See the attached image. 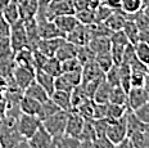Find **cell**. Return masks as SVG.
<instances>
[{"label": "cell", "mask_w": 149, "mask_h": 148, "mask_svg": "<svg viewBox=\"0 0 149 148\" xmlns=\"http://www.w3.org/2000/svg\"><path fill=\"white\" fill-rule=\"evenodd\" d=\"M68 113L66 111H58L45 121H42V126L45 130L52 135L54 140L61 139L62 137L66 135V126H67V120H68Z\"/></svg>", "instance_id": "obj_1"}, {"label": "cell", "mask_w": 149, "mask_h": 148, "mask_svg": "<svg viewBox=\"0 0 149 148\" xmlns=\"http://www.w3.org/2000/svg\"><path fill=\"white\" fill-rule=\"evenodd\" d=\"M73 1L72 0H50L46 5L45 18L48 21H53L55 17L67 16V14H74Z\"/></svg>", "instance_id": "obj_2"}, {"label": "cell", "mask_w": 149, "mask_h": 148, "mask_svg": "<svg viewBox=\"0 0 149 148\" xmlns=\"http://www.w3.org/2000/svg\"><path fill=\"white\" fill-rule=\"evenodd\" d=\"M42 122L39 120L37 116H31V115H24L21 113L17 121V129L22 139L29 140L31 137L37 131V129L41 126Z\"/></svg>", "instance_id": "obj_3"}, {"label": "cell", "mask_w": 149, "mask_h": 148, "mask_svg": "<svg viewBox=\"0 0 149 148\" xmlns=\"http://www.w3.org/2000/svg\"><path fill=\"white\" fill-rule=\"evenodd\" d=\"M109 121V120H108ZM105 137L109 139L114 146L122 143L127 139V128H126V116L117 121H109L107 128Z\"/></svg>", "instance_id": "obj_4"}, {"label": "cell", "mask_w": 149, "mask_h": 148, "mask_svg": "<svg viewBox=\"0 0 149 148\" xmlns=\"http://www.w3.org/2000/svg\"><path fill=\"white\" fill-rule=\"evenodd\" d=\"M9 39H10L12 49H13L14 53L18 50H21V49L30 48L29 47V39H27L26 30H24V24H23L22 20L12 26Z\"/></svg>", "instance_id": "obj_5"}, {"label": "cell", "mask_w": 149, "mask_h": 148, "mask_svg": "<svg viewBox=\"0 0 149 148\" xmlns=\"http://www.w3.org/2000/svg\"><path fill=\"white\" fill-rule=\"evenodd\" d=\"M35 68L31 67H21V66H14L13 68V77L15 81V85L19 90H24L35 81Z\"/></svg>", "instance_id": "obj_6"}, {"label": "cell", "mask_w": 149, "mask_h": 148, "mask_svg": "<svg viewBox=\"0 0 149 148\" xmlns=\"http://www.w3.org/2000/svg\"><path fill=\"white\" fill-rule=\"evenodd\" d=\"M27 142H29L31 148H55L57 147L55 140L53 139L52 135L45 130L42 124Z\"/></svg>", "instance_id": "obj_7"}, {"label": "cell", "mask_w": 149, "mask_h": 148, "mask_svg": "<svg viewBox=\"0 0 149 148\" xmlns=\"http://www.w3.org/2000/svg\"><path fill=\"white\" fill-rule=\"evenodd\" d=\"M84 124H85V119L80 115L77 111H71L68 113V120H67V126H66V135L67 137H72L79 139L80 134L82 131Z\"/></svg>", "instance_id": "obj_8"}, {"label": "cell", "mask_w": 149, "mask_h": 148, "mask_svg": "<svg viewBox=\"0 0 149 148\" xmlns=\"http://www.w3.org/2000/svg\"><path fill=\"white\" fill-rule=\"evenodd\" d=\"M149 102V94L145 88H131L127 93V106L131 111L138 110Z\"/></svg>", "instance_id": "obj_9"}, {"label": "cell", "mask_w": 149, "mask_h": 148, "mask_svg": "<svg viewBox=\"0 0 149 148\" xmlns=\"http://www.w3.org/2000/svg\"><path fill=\"white\" fill-rule=\"evenodd\" d=\"M66 40L68 43H72L76 47H85V45H89L90 40H91V36L89 34V30L85 24L79 23L77 27L71 31L68 35L66 36Z\"/></svg>", "instance_id": "obj_10"}, {"label": "cell", "mask_w": 149, "mask_h": 148, "mask_svg": "<svg viewBox=\"0 0 149 148\" xmlns=\"http://www.w3.org/2000/svg\"><path fill=\"white\" fill-rule=\"evenodd\" d=\"M37 22V30H39L40 39H55V38H64L66 36L61 32V30L57 27L53 21L48 20H40Z\"/></svg>", "instance_id": "obj_11"}, {"label": "cell", "mask_w": 149, "mask_h": 148, "mask_svg": "<svg viewBox=\"0 0 149 148\" xmlns=\"http://www.w3.org/2000/svg\"><path fill=\"white\" fill-rule=\"evenodd\" d=\"M66 41L64 38H55V39H40L37 43L36 49L40 50L46 57H55V53L59 49V47Z\"/></svg>", "instance_id": "obj_12"}, {"label": "cell", "mask_w": 149, "mask_h": 148, "mask_svg": "<svg viewBox=\"0 0 149 148\" xmlns=\"http://www.w3.org/2000/svg\"><path fill=\"white\" fill-rule=\"evenodd\" d=\"M19 8L21 20H32L36 18L39 10V0H17Z\"/></svg>", "instance_id": "obj_13"}, {"label": "cell", "mask_w": 149, "mask_h": 148, "mask_svg": "<svg viewBox=\"0 0 149 148\" xmlns=\"http://www.w3.org/2000/svg\"><path fill=\"white\" fill-rule=\"evenodd\" d=\"M127 20H129V16L126 13H123L122 10H114L103 23L112 32H117V31H122Z\"/></svg>", "instance_id": "obj_14"}, {"label": "cell", "mask_w": 149, "mask_h": 148, "mask_svg": "<svg viewBox=\"0 0 149 148\" xmlns=\"http://www.w3.org/2000/svg\"><path fill=\"white\" fill-rule=\"evenodd\" d=\"M53 22L57 24V27L61 30V32L63 34L64 36H67L71 31H73L77 27V24L80 23L74 14H67V16L55 17L54 20H53Z\"/></svg>", "instance_id": "obj_15"}, {"label": "cell", "mask_w": 149, "mask_h": 148, "mask_svg": "<svg viewBox=\"0 0 149 148\" xmlns=\"http://www.w3.org/2000/svg\"><path fill=\"white\" fill-rule=\"evenodd\" d=\"M50 99L59 107V110L71 112L73 111L72 101H71V91H63V90H55L50 95Z\"/></svg>", "instance_id": "obj_16"}, {"label": "cell", "mask_w": 149, "mask_h": 148, "mask_svg": "<svg viewBox=\"0 0 149 148\" xmlns=\"http://www.w3.org/2000/svg\"><path fill=\"white\" fill-rule=\"evenodd\" d=\"M35 81L41 86L42 89L48 93L49 95H52L55 91V77H53L52 75L46 73L42 70H36L35 72Z\"/></svg>", "instance_id": "obj_17"}, {"label": "cell", "mask_w": 149, "mask_h": 148, "mask_svg": "<svg viewBox=\"0 0 149 148\" xmlns=\"http://www.w3.org/2000/svg\"><path fill=\"white\" fill-rule=\"evenodd\" d=\"M23 24H24V30H26L27 39H29V47L33 50V49H36L37 43H39V40H40L36 18H32V20H24Z\"/></svg>", "instance_id": "obj_18"}, {"label": "cell", "mask_w": 149, "mask_h": 148, "mask_svg": "<svg viewBox=\"0 0 149 148\" xmlns=\"http://www.w3.org/2000/svg\"><path fill=\"white\" fill-rule=\"evenodd\" d=\"M40 107H41V103L37 102L32 98L27 97V95H22L19 99V111L21 113H24V115H31V116H37L40 111Z\"/></svg>", "instance_id": "obj_19"}, {"label": "cell", "mask_w": 149, "mask_h": 148, "mask_svg": "<svg viewBox=\"0 0 149 148\" xmlns=\"http://www.w3.org/2000/svg\"><path fill=\"white\" fill-rule=\"evenodd\" d=\"M112 86L107 82V80H103L100 84L98 85L97 90L94 93L93 101L98 104H108L109 103V98H111V93H112Z\"/></svg>", "instance_id": "obj_20"}, {"label": "cell", "mask_w": 149, "mask_h": 148, "mask_svg": "<svg viewBox=\"0 0 149 148\" xmlns=\"http://www.w3.org/2000/svg\"><path fill=\"white\" fill-rule=\"evenodd\" d=\"M14 66H21V67H33V57H32V49L31 48H24L21 50L15 52L13 57Z\"/></svg>", "instance_id": "obj_21"}, {"label": "cell", "mask_w": 149, "mask_h": 148, "mask_svg": "<svg viewBox=\"0 0 149 148\" xmlns=\"http://www.w3.org/2000/svg\"><path fill=\"white\" fill-rule=\"evenodd\" d=\"M1 14L4 16V18L8 21V23L10 26H13L17 22L21 21V13H19V8H18L17 0H10L5 8L1 10Z\"/></svg>", "instance_id": "obj_22"}, {"label": "cell", "mask_w": 149, "mask_h": 148, "mask_svg": "<svg viewBox=\"0 0 149 148\" xmlns=\"http://www.w3.org/2000/svg\"><path fill=\"white\" fill-rule=\"evenodd\" d=\"M89 48L97 54L111 52V36H99L90 40Z\"/></svg>", "instance_id": "obj_23"}, {"label": "cell", "mask_w": 149, "mask_h": 148, "mask_svg": "<svg viewBox=\"0 0 149 148\" xmlns=\"http://www.w3.org/2000/svg\"><path fill=\"white\" fill-rule=\"evenodd\" d=\"M23 94L27 95V97H30V98H32V99L37 101V102H40V103H44V102H46L49 98H50V95L46 93L36 81H33L29 88L24 89Z\"/></svg>", "instance_id": "obj_24"}, {"label": "cell", "mask_w": 149, "mask_h": 148, "mask_svg": "<svg viewBox=\"0 0 149 148\" xmlns=\"http://www.w3.org/2000/svg\"><path fill=\"white\" fill-rule=\"evenodd\" d=\"M77 49H79V47H76V45L72 44V43H68L66 40V41L59 47V49L57 50L55 57H57L61 62L71 59V58H76L77 57Z\"/></svg>", "instance_id": "obj_25"}, {"label": "cell", "mask_w": 149, "mask_h": 148, "mask_svg": "<svg viewBox=\"0 0 149 148\" xmlns=\"http://www.w3.org/2000/svg\"><path fill=\"white\" fill-rule=\"evenodd\" d=\"M126 128H127V138H129L134 133L144 130L145 124H143L140 120L135 116L134 111H129L126 115Z\"/></svg>", "instance_id": "obj_26"}, {"label": "cell", "mask_w": 149, "mask_h": 148, "mask_svg": "<svg viewBox=\"0 0 149 148\" xmlns=\"http://www.w3.org/2000/svg\"><path fill=\"white\" fill-rule=\"evenodd\" d=\"M131 111L129 106H120V104H107V119L109 121H117L127 115V112Z\"/></svg>", "instance_id": "obj_27"}, {"label": "cell", "mask_w": 149, "mask_h": 148, "mask_svg": "<svg viewBox=\"0 0 149 148\" xmlns=\"http://www.w3.org/2000/svg\"><path fill=\"white\" fill-rule=\"evenodd\" d=\"M122 31L126 35L127 40H129V43L131 45H135L136 43L139 41V29H138V26H136L135 21L132 20V18H129V20L126 21Z\"/></svg>", "instance_id": "obj_28"}, {"label": "cell", "mask_w": 149, "mask_h": 148, "mask_svg": "<svg viewBox=\"0 0 149 148\" xmlns=\"http://www.w3.org/2000/svg\"><path fill=\"white\" fill-rule=\"evenodd\" d=\"M58 111H61L59 107L49 98L46 102L41 103V107H40V111H39V113H37V117H39V120L42 122V121H45L46 119H49L50 116H53L54 113H57Z\"/></svg>", "instance_id": "obj_29"}, {"label": "cell", "mask_w": 149, "mask_h": 148, "mask_svg": "<svg viewBox=\"0 0 149 148\" xmlns=\"http://www.w3.org/2000/svg\"><path fill=\"white\" fill-rule=\"evenodd\" d=\"M41 70L45 71L49 75H52L53 77H58V76H61L63 73V71H62V62L57 57L48 58V61H46V63L44 64V67Z\"/></svg>", "instance_id": "obj_30"}, {"label": "cell", "mask_w": 149, "mask_h": 148, "mask_svg": "<svg viewBox=\"0 0 149 148\" xmlns=\"http://www.w3.org/2000/svg\"><path fill=\"white\" fill-rule=\"evenodd\" d=\"M121 10L127 16H134L143 10L141 0H121Z\"/></svg>", "instance_id": "obj_31"}, {"label": "cell", "mask_w": 149, "mask_h": 148, "mask_svg": "<svg viewBox=\"0 0 149 148\" xmlns=\"http://www.w3.org/2000/svg\"><path fill=\"white\" fill-rule=\"evenodd\" d=\"M134 52L139 62L149 67V44L144 41H138L134 45Z\"/></svg>", "instance_id": "obj_32"}, {"label": "cell", "mask_w": 149, "mask_h": 148, "mask_svg": "<svg viewBox=\"0 0 149 148\" xmlns=\"http://www.w3.org/2000/svg\"><path fill=\"white\" fill-rule=\"evenodd\" d=\"M14 57L9 36H0V61H10Z\"/></svg>", "instance_id": "obj_33"}, {"label": "cell", "mask_w": 149, "mask_h": 148, "mask_svg": "<svg viewBox=\"0 0 149 148\" xmlns=\"http://www.w3.org/2000/svg\"><path fill=\"white\" fill-rule=\"evenodd\" d=\"M88 99H91V98H89V95L86 94L85 90H84L81 84H80L79 86H76V88L71 91V101H72L73 110H76L79 106H81L82 103H85Z\"/></svg>", "instance_id": "obj_34"}, {"label": "cell", "mask_w": 149, "mask_h": 148, "mask_svg": "<svg viewBox=\"0 0 149 148\" xmlns=\"http://www.w3.org/2000/svg\"><path fill=\"white\" fill-rule=\"evenodd\" d=\"M77 59H79L80 64L84 67L86 64L91 63L95 61V53L89 48V45H85V47H79L77 49Z\"/></svg>", "instance_id": "obj_35"}, {"label": "cell", "mask_w": 149, "mask_h": 148, "mask_svg": "<svg viewBox=\"0 0 149 148\" xmlns=\"http://www.w3.org/2000/svg\"><path fill=\"white\" fill-rule=\"evenodd\" d=\"M95 63L99 66V68L103 71L104 73H107L112 67L114 66L113 58H112L111 52H107V53H102V54H97L95 55Z\"/></svg>", "instance_id": "obj_36"}, {"label": "cell", "mask_w": 149, "mask_h": 148, "mask_svg": "<svg viewBox=\"0 0 149 148\" xmlns=\"http://www.w3.org/2000/svg\"><path fill=\"white\" fill-rule=\"evenodd\" d=\"M77 21H79L81 24H85V26H89V24L97 23V16H95V10L94 9H84V10L76 12L74 13Z\"/></svg>", "instance_id": "obj_37"}, {"label": "cell", "mask_w": 149, "mask_h": 148, "mask_svg": "<svg viewBox=\"0 0 149 148\" xmlns=\"http://www.w3.org/2000/svg\"><path fill=\"white\" fill-rule=\"evenodd\" d=\"M109 103L112 104H120V106H127V93L121 86H116L112 89Z\"/></svg>", "instance_id": "obj_38"}, {"label": "cell", "mask_w": 149, "mask_h": 148, "mask_svg": "<svg viewBox=\"0 0 149 148\" xmlns=\"http://www.w3.org/2000/svg\"><path fill=\"white\" fill-rule=\"evenodd\" d=\"M95 139H97V134H95L91 120H85V124H84L82 131L79 137V140L80 142H94Z\"/></svg>", "instance_id": "obj_39"}, {"label": "cell", "mask_w": 149, "mask_h": 148, "mask_svg": "<svg viewBox=\"0 0 149 148\" xmlns=\"http://www.w3.org/2000/svg\"><path fill=\"white\" fill-rule=\"evenodd\" d=\"M148 72L144 71H131V77H130V84L131 88H144L145 85V80H147V75Z\"/></svg>", "instance_id": "obj_40"}, {"label": "cell", "mask_w": 149, "mask_h": 148, "mask_svg": "<svg viewBox=\"0 0 149 148\" xmlns=\"http://www.w3.org/2000/svg\"><path fill=\"white\" fill-rule=\"evenodd\" d=\"M127 139H129L130 146H131L132 148H148L147 139H145V135H144L143 131L134 133V134L130 135Z\"/></svg>", "instance_id": "obj_41"}, {"label": "cell", "mask_w": 149, "mask_h": 148, "mask_svg": "<svg viewBox=\"0 0 149 148\" xmlns=\"http://www.w3.org/2000/svg\"><path fill=\"white\" fill-rule=\"evenodd\" d=\"M105 80L112 88L120 86V66L114 64L112 68L105 73Z\"/></svg>", "instance_id": "obj_42"}, {"label": "cell", "mask_w": 149, "mask_h": 148, "mask_svg": "<svg viewBox=\"0 0 149 148\" xmlns=\"http://www.w3.org/2000/svg\"><path fill=\"white\" fill-rule=\"evenodd\" d=\"M93 126H94L95 134H97V138H104L105 133H107V128H108V119H99V120H91Z\"/></svg>", "instance_id": "obj_43"}, {"label": "cell", "mask_w": 149, "mask_h": 148, "mask_svg": "<svg viewBox=\"0 0 149 148\" xmlns=\"http://www.w3.org/2000/svg\"><path fill=\"white\" fill-rule=\"evenodd\" d=\"M55 143H57V148H80V140L77 138L67 137V135L55 140Z\"/></svg>", "instance_id": "obj_44"}, {"label": "cell", "mask_w": 149, "mask_h": 148, "mask_svg": "<svg viewBox=\"0 0 149 148\" xmlns=\"http://www.w3.org/2000/svg\"><path fill=\"white\" fill-rule=\"evenodd\" d=\"M73 85L67 80L66 76L62 73L61 76L55 77V90H63V91H72Z\"/></svg>", "instance_id": "obj_45"}, {"label": "cell", "mask_w": 149, "mask_h": 148, "mask_svg": "<svg viewBox=\"0 0 149 148\" xmlns=\"http://www.w3.org/2000/svg\"><path fill=\"white\" fill-rule=\"evenodd\" d=\"M79 70H82V66L80 64L77 58H71V59L62 62V71H63V73L72 72V71H79Z\"/></svg>", "instance_id": "obj_46"}, {"label": "cell", "mask_w": 149, "mask_h": 148, "mask_svg": "<svg viewBox=\"0 0 149 148\" xmlns=\"http://www.w3.org/2000/svg\"><path fill=\"white\" fill-rule=\"evenodd\" d=\"M32 57H33V67H35V70H41L49 58L45 54H42L40 50H37V49L32 50Z\"/></svg>", "instance_id": "obj_47"}, {"label": "cell", "mask_w": 149, "mask_h": 148, "mask_svg": "<svg viewBox=\"0 0 149 148\" xmlns=\"http://www.w3.org/2000/svg\"><path fill=\"white\" fill-rule=\"evenodd\" d=\"M135 116L143 122V124H149V102H147L145 104H143L141 107H139L138 110L134 111Z\"/></svg>", "instance_id": "obj_48"}, {"label": "cell", "mask_w": 149, "mask_h": 148, "mask_svg": "<svg viewBox=\"0 0 149 148\" xmlns=\"http://www.w3.org/2000/svg\"><path fill=\"white\" fill-rule=\"evenodd\" d=\"M114 147L116 146H114L107 137L97 138V139L93 142V148H114Z\"/></svg>", "instance_id": "obj_49"}, {"label": "cell", "mask_w": 149, "mask_h": 148, "mask_svg": "<svg viewBox=\"0 0 149 148\" xmlns=\"http://www.w3.org/2000/svg\"><path fill=\"white\" fill-rule=\"evenodd\" d=\"M12 26L8 23V21L4 18V16L0 12V36H9L10 35Z\"/></svg>", "instance_id": "obj_50"}, {"label": "cell", "mask_w": 149, "mask_h": 148, "mask_svg": "<svg viewBox=\"0 0 149 148\" xmlns=\"http://www.w3.org/2000/svg\"><path fill=\"white\" fill-rule=\"evenodd\" d=\"M74 12H80L84 9L90 8V0H72Z\"/></svg>", "instance_id": "obj_51"}, {"label": "cell", "mask_w": 149, "mask_h": 148, "mask_svg": "<svg viewBox=\"0 0 149 148\" xmlns=\"http://www.w3.org/2000/svg\"><path fill=\"white\" fill-rule=\"evenodd\" d=\"M103 4L112 10H121V0H103Z\"/></svg>", "instance_id": "obj_52"}, {"label": "cell", "mask_w": 149, "mask_h": 148, "mask_svg": "<svg viewBox=\"0 0 149 148\" xmlns=\"http://www.w3.org/2000/svg\"><path fill=\"white\" fill-rule=\"evenodd\" d=\"M13 148H31L30 147V144H29V142L27 140H21V142H18L17 144H15V146L13 147Z\"/></svg>", "instance_id": "obj_53"}, {"label": "cell", "mask_w": 149, "mask_h": 148, "mask_svg": "<svg viewBox=\"0 0 149 148\" xmlns=\"http://www.w3.org/2000/svg\"><path fill=\"white\" fill-rule=\"evenodd\" d=\"M129 147H130V142H129V139H126V140H123L122 143L117 144L114 148H129Z\"/></svg>", "instance_id": "obj_54"}, {"label": "cell", "mask_w": 149, "mask_h": 148, "mask_svg": "<svg viewBox=\"0 0 149 148\" xmlns=\"http://www.w3.org/2000/svg\"><path fill=\"white\" fill-rule=\"evenodd\" d=\"M143 133H144L145 139H147V144H148V147H149V124L145 125V128H144V130H143Z\"/></svg>", "instance_id": "obj_55"}, {"label": "cell", "mask_w": 149, "mask_h": 148, "mask_svg": "<svg viewBox=\"0 0 149 148\" xmlns=\"http://www.w3.org/2000/svg\"><path fill=\"white\" fill-rule=\"evenodd\" d=\"M80 148H93V142H80Z\"/></svg>", "instance_id": "obj_56"}, {"label": "cell", "mask_w": 149, "mask_h": 148, "mask_svg": "<svg viewBox=\"0 0 149 148\" xmlns=\"http://www.w3.org/2000/svg\"><path fill=\"white\" fill-rule=\"evenodd\" d=\"M9 1H10V0H0V12L5 8V5H7Z\"/></svg>", "instance_id": "obj_57"}, {"label": "cell", "mask_w": 149, "mask_h": 148, "mask_svg": "<svg viewBox=\"0 0 149 148\" xmlns=\"http://www.w3.org/2000/svg\"><path fill=\"white\" fill-rule=\"evenodd\" d=\"M143 13H144L145 16L149 18V3H148L147 5H144V7H143Z\"/></svg>", "instance_id": "obj_58"}, {"label": "cell", "mask_w": 149, "mask_h": 148, "mask_svg": "<svg viewBox=\"0 0 149 148\" xmlns=\"http://www.w3.org/2000/svg\"><path fill=\"white\" fill-rule=\"evenodd\" d=\"M50 0H39V5H48Z\"/></svg>", "instance_id": "obj_59"}, {"label": "cell", "mask_w": 149, "mask_h": 148, "mask_svg": "<svg viewBox=\"0 0 149 148\" xmlns=\"http://www.w3.org/2000/svg\"><path fill=\"white\" fill-rule=\"evenodd\" d=\"M0 148H1V142H0Z\"/></svg>", "instance_id": "obj_60"}, {"label": "cell", "mask_w": 149, "mask_h": 148, "mask_svg": "<svg viewBox=\"0 0 149 148\" xmlns=\"http://www.w3.org/2000/svg\"><path fill=\"white\" fill-rule=\"evenodd\" d=\"M129 148H132V147H131V146H130V147H129Z\"/></svg>", "instance_id": "obj_61"}, {"label": "cell", "mask_w": 149, "mask_h": 148, "mask_svg": "<svg viewBox=\"0 0 149 148\" xmlns=\"http://www.w3.org/2000/svg\"><path fill=\"white\" fill-rule=\"evenodd\" d=\"M148 148H149V147H148Z\"/></svg>", "instance_id": "obj_62"}]
</instances>
